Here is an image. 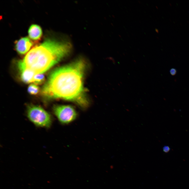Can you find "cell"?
<instances>
[{
  "label": "cell",
  "mask_w": 189,
  "mask_h": 189,
  "mask_svg": "<svg viewBox=\"0 0 189 189\" xmlns=\"http://www.w3.org/2000/svg\"><path fill=\"white\" fill-rule=\"evenodd\" d=\"M86 64L81 59L53 71L42 92L50 98H60L75 102L85 108L89 104L83 85Z\"/></svg>",
  "instance_id": "obj_1"
},
{
  "label": "cell",
  "mask_w": 189,
  "mask_h": 189,
  "mask_svg": "<svg viewBox=\"0 0 189 189\" xmlns=\"http://www.w3.org/2000/svg\"><path fill=\"white\" fill-rule=\"evenodd\" d=\"M71 49L70 44L67 42L46 39L19 61L18 67L30 70L35 74H43L66 56Z\"/></svg>",
  "instance_id": "obj_2"
},
{
  "label": "cell",
  "mask_w": 189,
  "mask_h": 189,
  "mask_svg": "<svg viewBox=\"0 0 189 189\" xmlns=\"http://www.w3.org/2000/svg\"><path fill=\"white\" fill-rule=\"evenodd\" d=\"M27 114L29 119L36 126L48 128L51 126L52 119L50 114L42 108L31 105L27 108Z\"/></svg>",
  "instance_id": "obj_3"
},
{
  "label": "cell",
  "mask_w": 189,
  "mask_h": 189,
  "mask_svg": "<svg viewBox=\"0 0 189 189\" xmlns=\"http://www.w3.org/2000/svg\"><path fill=\"white\" fill-rule=\"evenodd\" d=\"M53 111L59 121L63 124L71 122L76 119L77 116L75 108L70 105H55L53 107Z\"/></svg>",
  "instance_id": "obj_4"
},
{
  "label": "cell",
  "mask_w": 189,
  "mask_h": 189,
  "mask_svg": "<svg viewBox=\"0 0 189 189\" xmlns=\"http://www.w3.org/2000/svg\"><path fill=\"white\" fill-rule=\"evenodd\" d=\"M33 44L27 37L21 38L16 43L15 48L17 52L20 54H24L30 48Z\"/></svg>",
  "instance_id": "obj_5"
},
{
  "label": "cell",
  "mask_w": 189,
  "mask_h": 189,
  "mask_svg": "<svg viewBox=\"0 0 189 189\" xmlns=\"http://www.w3.org/2000/svg\"><path fill=\"white\" fill-rule=\"evenodd\" d=\"M28 34L30 38L33 40H38L41 38L42 31L40 27L36 24L31 25L28 30Z\"/></svg>",
  "instance_id": "obj_6"
},
{
  "label": "cell",
  "mask_w": 189,
  "mask_h": 189,
  "mask_svg": "<svg viewBox=\"0 0 189 189\" xmlns=\"http://www.w3.org/2000/svg\"><path fill=\"white\" fill-rule=\"evenodd\" d=\"M21 80L24 82L28 83L33 82V79L36 75L33 72L24 69H19Z\"/></svg>",
  "instance_id": "obj_7"
},
{
  "label": "cell",
  "mask_w": 189,
  "mask_h": 189,
  "mask_svg": "<svg viewBox=\"0 0 189 189\" xmlns=\"http://www.w3.org/2000/svg\"><path fill=\"white\" fill-rule=\"evenodd\" d=\"M45 80V77L43 74H36L34 76L33 82L35 84L40 85Z\"/></svg>",
  "instance_id": "obj_8"
},
{
  "label": "cell",
  "mask_w": 189,
  "mask_h": 189,
  "mask_svg": "<svg viewBox=\"0 0 189 189\" xmlns=\"http://www.w3.org/2000/svg\"><path fill=\"white\" fill-rule=\"evenodd\" d=\"M39 87L36 84H31L28 87V91L31 94H36L39 92Z\"/></svg>",
  "instance_id": "obj_9"
},
{
  "label": "cell",
  "mask_w": 189,
  "mask_h": 189,
  "mask_svg": "<svg viewBox=\"0 0 189 189\" xmlns=\"http://www.w3.org/2000/svg\"><path fill=\"white\" fill-rule=\"evenodd\" d=\"M170 147L168 146H165L163 148V150L164 152L165 153H168L170 150Z\"/></svg>",
  "instance_id": "obj_10"
},
{
  "label": "cell",
  "mask_w": 189,
  "mask_h": 189,
  "mask_svg": "<svg viewBox=\"0 0 189 189\" xmlns=\"http://www.w3.org/2000/svg\"><path fill=\"white\" fill-rule=\"evenodd\" d=\"M170 72L171 75L174 76L176 74L177 70L175 69L172 68L170 70Z\"/></svg>",
  "instance_id": "obj_11"
}]
</instances>
